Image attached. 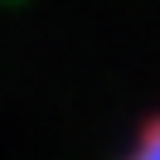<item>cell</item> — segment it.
<instances>
[{
	"instance_id": "cell-1",
	"label": "cell",
	"mask_w": 160,
	"mask_h": 160,
	"mask_svg": "<svg viewBox=\"0 0 160 160\" xmlns=\"http://www.w3.org/2000/svg\"><path fill=\"white\" fill-rule=\"evenodd\" d=\"M126 160H160V117H150L146 126H141V136L131 141Z\"/></svg>"
}]
</instances>
